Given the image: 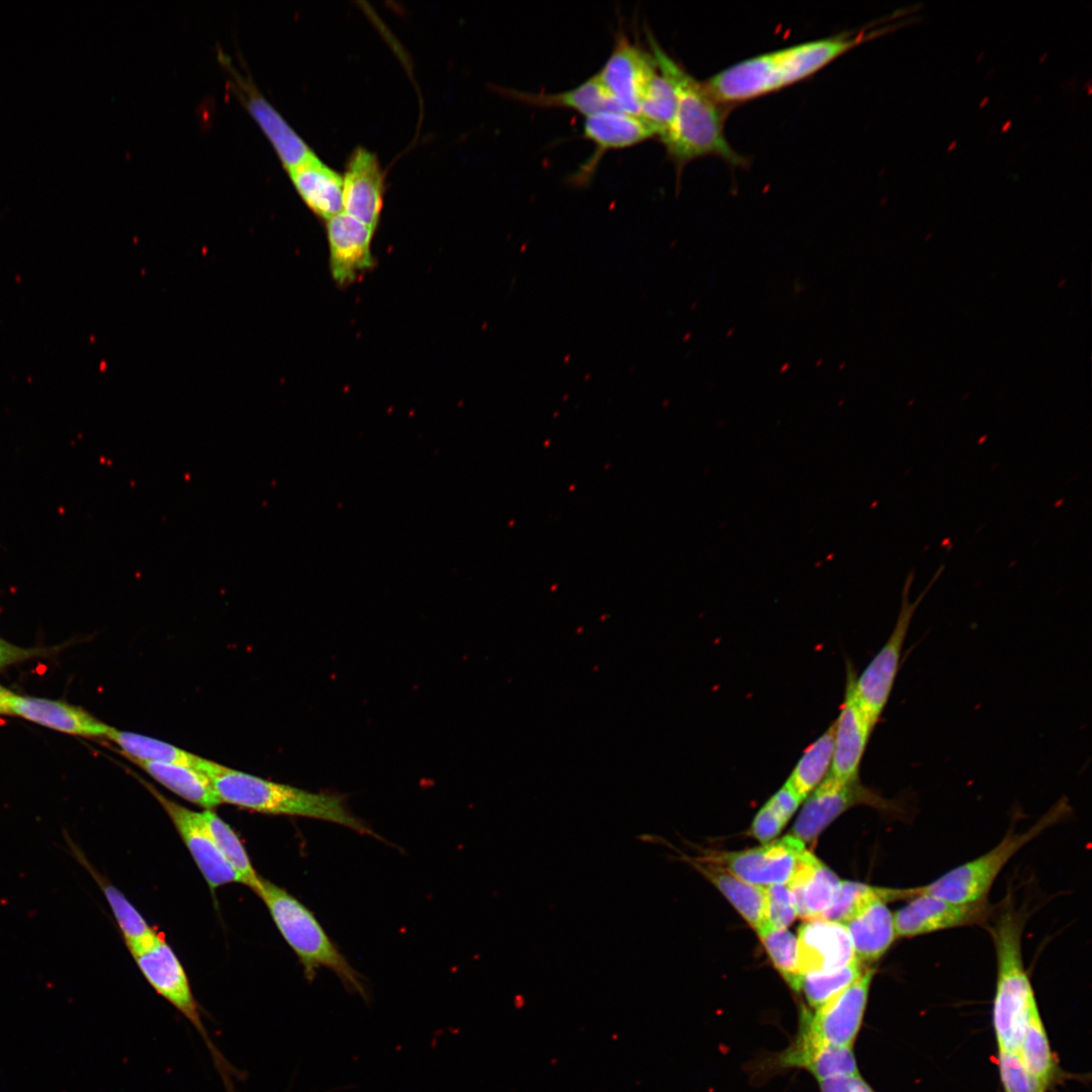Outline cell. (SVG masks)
Wrapping results in <instances>:
<instances>
[{
    "mask_svg": "<svg viewBox=\"0 0 1092 1092\" xmlns=\"http://www.w3.org/2000/svg\"><path fill=\"white\" fill-rule=\"evenodd\" d=\"M646 34L654 62L672 84L676 96L672 122L659 141L677 176L686 165L707 156L721 158L734 167L745 166L747 160L731 147L724 133L729 107L714 97L705 82L696 79L670 57L651 31Z\"/></svg>",
    "mask_w": 1092,
    "mask_h": 1092,
    "instance_id": "6da1fadb",
    "label": "cell"
},
{
    "mask_svg": "<svg viewBox=\"0 0 1092 1092\" xmlns=\"http://www.w3.org/2000/svg\"><path fill=\"white\" fill-rule=\"evenodd\" d=\"M878 33L881 29L844 32L767 52L734 64L705 83L719 102L731 107L806 80Z\"/></svg>",
    "mask_w": 1092,
    "mask_h": 1092,
    "instance_id": "7a4b0ae2",
    "label": "cell"
},
{
    "mask_svg": "<svg viewBox=\"0 0 1092 1092\" xmlns=\"http://www.w3.org/2000/svg\"><path fill=\"white\" fill-rule=\"evenodd\" d=\"M198 770L209 779L221 803L264 814L328 821L381 839L350 811L342 795L272 782L203 757Z\"/></svg>",
    "mask_w": 1092,
    "mask_h": 1092,
    "instance_id": "3957f363",
    "label": "cell"
},
{
    "mask_svg": "<svg viewBox=\"0 0 1092 1092\" xmlns=\"http://www.w3.org/2000/svg\"><path fill=\"white\" fill-rule=\"evenodd\" d=\"M1024 923L1023 915L1008 907L989 927L997 963L993 1026L998 1052H1018L1029 1014L1037 1006L1022 959Z\"/></svg>",
    "mask_w": 1092,
    "mask_h": 1092,
    "instance_id": "277c9868",
    "label": "cell"
},
{
    "mask_svg": "<svg viewBox=\"0 0 1092 1092\" xmlns=\"http://www.w3.org/2000/svg\"><path fill=\"white\" fill-rule=\"evenodd\" d=\"M299 960L308 981L320 968L332 970L350 990L367 997L362 978L340 952L313 913L285 889L261 877L256 893Z\"/></svg>",
    "mask_w": 1092,
    "mask_h": 1092,
    "instance_id": "5b68a950",
    "label": "cell"
},
{
    "mask_svg": "<svg viewBox=\"0 0 1092 1092\" xmlns=\"http://www.w3.org/2000/svg\"><path fill=\"white\" fill-rule=\"evenodd\" d=\"M1071 808L1062 800L1051 808L1027 830L1009 831L1003 839L984 854L958 866L934 881L919 886L918 892L959 904L986 902L995 880L1008 861L1027 843L1060 822Z\"/></svg>",
    "mask_w": 1092,
    "mask_h": 1092,
    "instance_id": "8992f818",
    "label": "cell"
},
{
    "mask_svg": "<svg viewBox=\"0 0 1092 1092\" xmlns=\"http://www.w3.org/2000/svg\"><path fill=\"white\" fill-rule=\"evenodd\" d=\"M943 569L941 565L913 603L909 601V590L914 579V571L912 570L907 575L902 590L900 612L893 631L863 671L855 677L856 697L875 725L879 722L891 696L899 671L903 645L914 613Z\"/></svg>",
    "mask_w": 1092,
    "mask_h": 1092,
    "instance_id": "52a82bcc",
    "label": "cell"
},
{
    "mask_svg": "<svg viewBox=\"0 0 1092 1092\" xmlns=\"http://www.w3.org/2000/svg\"><path fill=\"white\" fill-rule=\"evenodd\" d=\"M133 958L151 986L199 1031L221 1076L230 1086L228 1063L211 1042L204 1028L187 975L173 949L158 935L148 948Z\"/></svg>",
    "mask_w": 1092,
    "mask_h": 1092,
    "instance_id": "ba28073f",
    "label": "cell"
},
{
    "mask_svg": "<svg viewBox=\"0 0 1092 1092\" xmlns=\"http://www.w3.org/2000/svg\"><path fill=\"white\" fill-rule=\"evenodd\" d=\"M868 805L888 812H901L899 805L864 787L859 779L850 782L836 780L830 774L809 795L791 835L804 844L812 842L831 822L845 811Z\"/></svg>",
    "mask_w": 1092,
    "mask_h": 1092,
    "instance_id": "9c48e42d",
    "label": "cell"
},
{
    "mask_svg": "<svg viewBox=\"0 0 1092 1092\" xmlns=\"http://www.w3.org/2000/svg\"><path fill=\"white\" fill-rule=\"evenodd\" d=\"M873 976L869 967L814 1013L803 1011L799 1033L819 1043L851 1048L862 1023Z\"/></svg>",
    "mask_w": 1092,
    "mask_h": 1092,
    "instance_id": "30bf717a",
    "label": "cell"
},
{
    "mask_svg": "<svg viewBox=\"0 0 1092 1092\" xmlns=\"http://www.w3.org/2000/svg\"><path fill=\"white\" fill-rule=\"evenodd\" d=\"M168 814L184 844L211 890L230 883H241L237 872L224 858L208 831L200 812L192 811L167 798L153 785L138 778Z\"/></svg>",
    "mask_w": 1092,
    "mask_h": 1092,
    "instance_id": "8fae6325",
    "label": "cell"
},
{
    "mask_svg": "<svg viewBox=\"0 0 1092 1092\" xmlns=\"http://www.w3.org/2000/svg\"><path fill=\"white\" fill-rule=\"evenodd\" d=\"M655 69L651 53L619 31L597 76L620 111L638 115L642 91Z\"/></svg>",
    "mask_w": 1092,
    "mask_h": 1092,
    "instance_id": "7c38bea8",
    "label": "cell"
},
{
    "mask_svg": "<svg viewBox=\"0 0 1092 1092\" xmlns=\"http://www.w3.org/2000/svg\"><path fill=\"white\" fill-rule=\"evenodd\" d=\"M805 850V844L789 834L758 847L708 857L740 879L764 888L787 884Z\"/></svg>",
    "mask_w": 1092,
    "mask_h": 1092,
    "instance_id": "4fadbf2b",
    "label": "cell"
},
{
    "mask_svg": "<svg viewBox=\"0 0 1092 1092\" xmlns=\"http://www.w3.org/2000/svg\"><path fill=\"white\" fill-rule=\"evenodd\" d=\"M846 680L842 704L834 724L833 756L829 774L841 782L858 778L869 739L875 729L854 689L856 677L851 662L846 661Z\"/></svg>",
    "mask_w": 1092,
    "mask_h": 1092,
    "instance_id": "5bb4252c",
    "label": "cell"
},
{
    "mask_svg": "<svg viewBox=\"0 0 1092 1092\" xmlns=\"http://www.w3.org/2000/svg\"><path fill=\"white\" fill-rule=\"evenodd\" d=\"M989 914L990 906L987 901L959 904L918 892L893 913V916L897 938H911L986 922Z\"/></svg>",
    "mask_w": 1092,
    "mask_h": 1092,
    "instance_id": "9a60e30c",
    "label": "cell"
},
{
    "mask_svg": "<svg viewBox=\"0 0 1092 1092\" xmlns=\"http://www.w3.org/2000/svg\"><path fill=\"white\" fill-rule=\"evenodd\" d=\"M797 942L801 976L831 972L856 960L849 933L840 922L806 920L798 930Z\"/></svg>",
    "mask_w": 1092,
    "mask_h": 1092,
    "instance_id": "2e32d148",
    "label": "cell"
},
{
    "mask_svg": "<svg viewBox=\"0 0 1092 1092\" xmlns=\"http://www.w3.org/2000/svg\"><path fill=\"white\" fill-rule=\"evenodd\" d=\"M384 177L377 157L358 147L349 158L343 177V210L374 231L378 224Z\"/></svg>",
    "mask_w": 1092,
    "mask_h": 1092,
    "instance_id": "e0dca14e",
    "label": "cell"
},
{
    "mask_svg": "<svg viewBox=\"0 0 1092 1092\" xmlns=\"http://www.w3.org/2000/svg\"><path fill=\"white\" fill-rule=\"evenodd\" d=\"M582 135L595 145V151L574 175V181L579 184L589 180L606 152L634 147L655 136L638 115L622 111H603L586 116Z\"/></svg>",
    "mask_w": 1092,
    "mask_h": 1092,
    "instance_id": "ac0fdd59",
    "label": "cell"
},
{
    "mask_svg": "<svg viewBox=\"0 0 1092 1092\" xmlns=\"http://www.w3.org/2000/svg\"><path fill=\"white\" fill-rule=\"evenodd\" d=\"M373 232L345 212L328 219L331 271L336 282L350 283L360 273L372 267Z\"/></svg>",
    "mask_w": 1092,
    "mask_h": 1092,
    "instance_id": "d6986e66",
    "label": "cell"
},
{
    "mask_svg": "<svg viewBox=\"0 0 1092 1092\" xmlns=\"http://www.w3.org/2000/svg\"><path fill=\"white\" fill-rule=\"evenodd\" d=\"M11 715L60 732L84 737H106L111 728L80 707L43 698L15 695Z\"/></svg>",
    "mask_w": 1092,
    "mask_h": 1092,
    "instance_id": "ffe728a7",
    "label": "cell"
},
{
    "mask_svg": "<svg viewBox=\"0 0 1092 1092\" xmlns=\"http://www.w3.org/2000/svg\"><path fill=\"white\" fill-rule=\"evenodd\" d=\"M62 835L67 845L68 852L93 877L106 897L131 956L134 957L148 948L158 936L154 929L147 923L131 903H129L125 896L93 867L70 834L66 830H63Z\"/></svg>",
    "mask_w": 1092,
    "mask_h": 1092,
    "instance_id": "44dd1931",
    "label": "cell"
},
{
    "mask_svg": "<svg viewBox=\"0 0 1092 1092\" xmlns=\"http://www.w3.org/2000/svg\"><path fill=\"white\" fill-rule=\"evenodd\" d=\"M840 882L826 864L805 850L786 885L794 897L798 916L809 920L822 916Z\"/></svg>",
    "mask_w": 1092,
    "mask_h": 1092,
    "instance_id": "7402d4cb",
    "label": "cell"
},
{
    "mask_svg": "<svg viewBox=\"0 0 1092 1092\" xmlns=\"http://www.w3.org/2000/svg\"><path fill=\"white\" fill-rule=\"evenodd\" d=\"M781 1069H805L818 1081L844 1074H857L851 1048L819 1043L798 1033L794 1042L772 1061Z\"/></svg>",
    "mask_w": 1092,
    "mask_h": 1092,
    "instance_id": "603a6c76",
    "label": "cell"
},
{
    "mask_svg": "<svg viewBox=\"0 0 1092 1092\" xmlns=\"http://www.w3.org/2000/svg\"><path fill=\"white\" fill-rule=\"evenodd\" d=\"M245 104L273 145L287 171L301 165L315 154L289 126L279 112L249 82H240Z\"/></svg>",
    "mask_w": 1092,
    "mask_h": 1092,
    "instance_id": "cb8c5ba5",
    "label": "cell"
},
{
    "mask_svg": "<svg viewBox=\"0 0 1092 1092\" xmlns=\"http://www.w3.org/2000/svg\"><path fill=\"white\" fill-rule=\"evenodd\" d=\"M306 205L327 220L343 212V177L316 155L288 171Z\"/></svg>",
    "mask_w": 1092,
    "mask_h": 1092,
    "instance_id": "d4e9b609",
    "label": "cell"
},
{
    "mask_svg": "<svg viewBox=\"0 0 1092 1092\" xmlns=\"http://www.w3.org/2000/svg\"><path fill=\"white\" fill-rule=\"evenodd\" d=\"M844 925L855 959L867 966L881 959L897 938L893 913L882 901L869 905Z\"/></svg>",
    "mask_w": 1092,
    "mask_h": 1092,
    "instance_id": "484cf974",
    "label": "cell"
},
{
    "mask_svg": "<svg viewBox=\"0 0 1092 1092\" xmlns=\"http://www.w3.org/2000/svg\"><path fill=\"white\" fill-rule=\"evenodd\" d=\"M692 864L706 877L730 902L743 919L756 931L764 926V888L735 876L708 856Z\"/></svg>",
    "mask_w": 1092,
    "mask_h": 1092,
    "instance_id": "4316f807",
    "label": "cell"
},
{
    "mask_svg": "<svg viewBox=\"0 0 1092 1092\" xmlns=\"http://www.w3.org/2000/svg\"><path fill=\"white\" fill-rule=\"evenodd\" d=\"M506 95L525 104L546 108L574 110L584 117L603 112L620 111L597 74L577 86L555 93H531L507 89Z\"/></svg>",
    "mask_w": 1092,
    "mask_h": 1092,
    "instance_id": "83f0119b",
    "label": "cell"
},
{
    "mask_svg": "<svg viewBox=\"0 0 1092 1092\" xmlns=\"http://www.w3.org/2000/svg\"><path fill=\"white\" fill-rule=\"evenodd\" d=\"M124 757L174 794L204 810H211L221 804L209 779L196 768Z\"/></svg>",
    "mask_w": 1092,
    "mask_h": 1092,
    "instance_id": "f1b7e54d",
    "label": "cell"
},
{
    "mask_svg": "<svg viewBox=\"0 0 1092 1092\" xmlns=\"http://www.w3.org/2000/svg\"><path fill=\"white\" fill-rule=\"evenodd\" d=\"M918 894L917 887L893 889L858 882L841 881L830 906L820 918L845 923L875 902L909 900Z\"/></svg>",
    "mask_w": 1092,
    "mask_h": 1092,
    "instance_id": "f546056e",
    "label": "cell"
},
{
    "mask_svg": "<svg viewBox=\"0 0 1092 1092\" xmlns=\"http://www.w3.org/2000/svg\"><path fill=\"white\" fill-rule=\"evenodd\" d=\"M115 743L123 756L189 766L198 769L202 757L171 743L147 735L120 731L111 727L106 737Z\"/></svg>",
    "mask_w": 1092,
    "mask_h": 1092,
    "instance_id": "4dcf8cb0",
    "label": "cell"
},
{
    "mask_svg": "<svg viewBox=\"0 0 1092 1092\" xmlns=\"http://www.w3.org/2000/svg\"><path fill=\"white\" fill-rule=\"evenodd\" d=\"M834 724L814 740L794 766L787 783L806 799L828 776L833 756Z\"/></svg>",
    "mask_w": 1092,
    "mask_h": 1092,
    "instance_id": "1f68e13d",
    "label": "cell"
},
{
    "mask_svg": "<svg viewBox=\"0 0 1092 1092\" xmlns=\"http://www.w3.org/2000/svg\"><path fill=\"white\" fill-rule=\"evenodd\" d=\"M1017 1054L1026 1071L1045 1091L1055 1075V1060L1037 1006L1029 1014Z\"/></svg>",
    "mask_w": 1092,
    "mask_h": 1092,
    "instance_id": "d6a6232c",
    "label": "cell"
},
{
    "mask_svg": "<svg viewBox=\"0 0 1092 1092\" xmlns=\"http://www.w3.org/2000/svg\"><path fill=\"white\" fill-rule=\"evenodd\" d=\"M675 106L676 96L673 86L656 66L642 91L638 116L660 140L672 122Z\"/></svg>",
    "mask_w": 1092,
    "mask_h": 1092,
    "instance_id": "836d02e7",
    "label": "cell"
},
{
    "mask_svg": "<svg viewBox=\"0 0 1092 1092\" xmlns=\"http://www.w3.org/2000/svg\"><path fill=\"white\" fill-rule=\"evenodd\" d=\"M202 819L218 849L237 872L240 882L257 893L260 879L237 833L212 810L201 811Z\"/></svg>",
    "mask_w": 1092,
    "mask_h": 1092,
    "instance_id": "e575fe53",
    "label": "cell"
},
{
    "mask_svg": "<svg viewBox=\"0 0 1092 1092\" xmlns=\"http://www.w3.org/2000/svg\"><path fill=\"white\" fill-rule=\"evenodd\" d=\"M867 965L854 960L840 969L818 974L802 976L799 991L808 1004L817 1008L843 991L868 969Z\"/></svg>",
    "mask_w": 1092,
    "mask_h": 1092,
    "instance_id": "d590c367",
    "label": "cell"
},
{
    "mask_svg": "<svg viewBox=\"0 0 1092 1092\" xmlns=\"http://www.w3.org/2000/svg\"><path fill=\"white\" fill-rule=\"evenodd\" d=\"M757 932L776 969L798 992L802 976L799 972L797 937L787 929L768 926H763Z\"/></svg>",
    "mask_w": 1092,
    "mask_h": 1092,
    "instance_id": "8d00e7d4",
    "label": "cell"
},
{
    "mask_svg": "<svg viewBox=\"0 0 1092 1092\" xmlns=\"http://www.w3.org/2000/svg\"><path fill=\"white\" fill-rule=\"evenodd\" d=\"M797 917L795 900L786 884L764 887V926L786 929Z\"/></svg>",
    "mask_w": 1092,
    "mask_h": 1092,
    "instance_id": "74e56055",
    "label": "cell"
},
{
    "mask_svg": "<svg viewBox=\"0 0 1092 1092\" xmlns=\"http://www.w3.org/2000/svg\"><path fill=\"white\" fill-rule=\"evenodd\" d=\"M999 1073L1004 1092H1044L1026 1071L1017 1053L998 1052Z\"/></svg>",
    "mask_w": 1092,
    "mask_h": 1092,
    "instance_id": "f35d334b",
    "label": "cell"
},
{
    "mask_svg": "<svg viewBox=\"0 0 1092 1092\" xmlns=\"http://www.w3.org/2000/svg\"><path fill=\"white\" fill-rule=\"evenodd\" d=\"M786 824L776 811L765 803L752 821L751 833L758 841L767 843L782 831Z\"/></svg>",
    "mask_w": 1092,
    "mask_h": 1092,
    "instance_id": "ab89813d",
    "label": "cell"
},
{
    "mask_svg": "<svg viewBox=\"0 0 1092 1092\" xmlns=\"http://www.w3.org/2000/svg\"><path fill=\"white\" fill-rule=\"evenodd\" d=\"M820 1092H875L857 1074H844L818 1081Z\"/></svg>",
    "mask_w": 1092,
    "mask_h": 1092,
    "instance_id": "60d3db41",
    "label": "cell"
},
{
    "mask_svg": "<svg viewBox=\"0 0 1092 1092\" xmlns=\"http://www.w3.org/2000/svg\"><path fill=\"white\" fill-rule=\"evenodd\" d=\"M803 800L786 782L766 803L787 823L799 808Z\"/></svg>",
    "mask_w": 1092,
    "mask_h": 1092,
    "instance_id": "b9f144b4",
    "label": "cell"
},
{
    "mask_svg": "<svg viewBox=\"0 0 1092 1092\" xmlns=\"http://www.w3.org/2000/svg\"><path fill=\"white\" fill-rule=\"evenodd\" d=\"M39 653L40 650L38 649L22 648L0 638V669L9 664L26 660Z\"/></svg>",
    "mask_w": 1092,
    "mask_h": 1092,
    "instance_id": "7bdbcfd3",
    "label": "cell"
},
{
    "mask_svg": "<svg viewBox=\"0 0 1092 1092\" xmlns=\"http://www.w3.org/2000/svg\"><path fill=\"white\" fill-rule=\"evenodd\" d=\"M15 695L0 685V715H11V705Z\"/></svg>",
    "mask_w": 1092,
    "mask_h": 1092,
    "instance_id": "ee69618b",
    "label": "cell"
}]
</instances>
